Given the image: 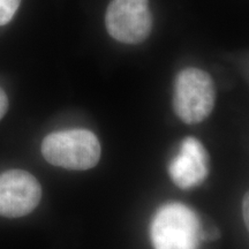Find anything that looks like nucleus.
<instances>
[{"label":"nucleus","mask_w":249,"mask_h":249,"mask_svg":"<svg viewBox=\"0 0 249 249\" xmlns=\"http://www.w3.org/2000/svg\"><path fill=\"white\" fill-rule=\"evenodd\" d=\"M20 4L21 0H0V26L11 22Z\"/></svg>","instance_id":"0eeeda50"},{"label":"nucleus","mask_w":249,"mask_h":249,"mask_svg":"<svg viewBox=\"0 0 249 249\" xmlns=\"http://www.w3.org/2000/svg\"><path fill=\"white\" fill-rule=\"evenodd\" d=\"M105 26L112 38L124 44H139L150 35L152 14L149 0H111Z\"/></svg>","instance_id":"20e7f679"},{"label":"nucleus","mask_w":249,"mask_h":249,"mask_svg":"<svg viewBox=\"0 0 249 249\" xmlns=\"http://www.w3.org/2000/svg\"><path fill=\"white\" fill-rule=\"evenodd\" d=\"M8 110V98L6 92L0 87V120L5 117L6 112Z\"/></svg>","instance_id":"6e6552de"},{"label":"nucleus","mask_w":249,"mask_h":249,"mask_svg":"<svg viewBox=\"0 0 249 249\" xmlns=\"http://www.w3.org/2000/svg\"><path fill=\"white\" fill-rule=\"evenodd\" d=\"M46 161L67 170H89L101 158V144L90 130L71 129L49 134L42 142Z\"/></svg>","instance_id":"f257e3e1"},{"label":"nucleus","mask_w":249,"mask_h":249,"mask_svg":"<svg viewBox=\"0 0 249 249\" xmlns=\"http://www.w3.org/2000/svg\"><path fill=\"white\" fill-rule=\"evenodd\" d=\"M244 219L246 222V226L248 227V195H246L244 200Z\"/></svg>","instance_id":"1a4fd4ad"},{"label":"nucleus","mask_w":249,"mask_h":249,"mask_svg":"<svg viewBox=\"0 0 249 249\" xmlns=\"http://www.w3.org/2000/svg\"><path fill=\"white\" fill-rule=\"evenodd\" d=\"M202 238L196 214L180 203L161 207L151 223L155 249H198Z\"/></svg>","instance_id":"7ed1b4c3"},{"label":"nucleus","mask_w":249,"mask_h":249,"mask_svg":"<svg viewBox=\"0 0 249 249\" xmlns=\"http://www.w3.org/2000/svg\"><path fill=\"white\" fill-rule=\"evenodd\" d=\"M169 173L173 182L182 189H191L204 181L209 173V156L198 140H183L178 155L170 163Z\"/></svg>","instance_id":"423d86ee"},{"label":"nucleus","mask_w":249,"mask_h":249,"mask_svg":"<svg viewBox=\"0 0 249 249\" xmlns=\"http://www.w3.org/2000/svg\"><path fill=\"white\" fill-rule=\"evenodd\" d=\"M216 103V87L207 71L188 67L174 82L173 108L186 124L202 123L210 116Z\"/></svg>","instance_id":"f03ea898"},{"label":"nucleus","mask_w":249,"mask_h":249,"mask_svg":"<svg viewBox=\"0 0 249 249\" xmlns=\"http://www.w3.org/2000/svg\"><path fill=\"white\" fill-rule=\"evenodd\" d=\"M42 198V187L24 170H8L0 174V216L24 217L36 209Z\"/></svg>","instance_id":"39448f33"}]
</instances>
